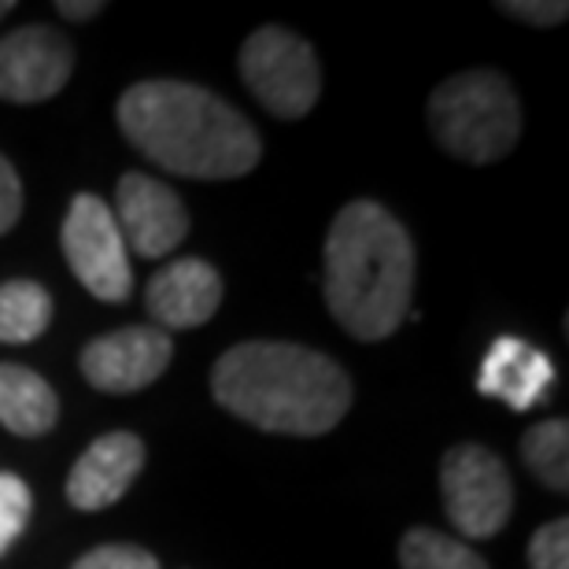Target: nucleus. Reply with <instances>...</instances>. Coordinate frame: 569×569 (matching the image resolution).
I'll return each mask as SVG.
<instances>
[{"mask_svg": "<svg viewBox=\"0 0 569 569\" xmlns=\"http://www.w3.org/2000/svg\"><path fill=\"white\" fill-rule=\"evenodd\" d=\"M219 407L281 437H326L351 407V378L337 359L284 340H248L211 370Z\"/></svg>", "mask_w": 569, "mask_h": 569, "instance_id": "nucleus-2", "label": "nucleus"}, {"mask_svg": "<svg viewBox=\"0 0 569 569\" xmlns=\"http://www.w3.org/2000/svg\"><path fill=\"white\" fill-rule=\"evenodd\" d=\"M241 78L274 119H303L322 93L318 56L300 33L284 27H259L241 49Z\"/></svg>", "mask_w": 569, "mask_h": 569, "instance_id": "nucleus-5", "label": "nucleus"}, {"mask_svg": "<svg viewBox=\"0 0 569 569\" xmlns=\"http://www.w3.org/2000/svg\"><path fill=\"white\" fill-rule=\"evenodd\" d=\"M400 569H488V562L462 540L418 526L400 540Z\"/></svg>", "mask_w": 569, "mask_h": 569, "instance_id": "nucleus-17", "label": "nucleus"}, {"mask_svg": "<svg viewBox=\"0 0 569 569\" xmlns=\"http://www.w3.org/2000/svg\"><path fill=\"white\" fill-rule=\"evenodd\" d=\"M116 226L127 241V252L163 259L186 241L189 211L170 186L133 170V174H122L116 189Z\"/></svg>", "mask_w": 569, "mask_h": 569, "instance_id": "nucleus-10", "label": "nucleus"}, {"mask_svg": "<svg viewBox=\"0 0 569 569\" xmlns=\"http://www.w3.org/2000/svg\"><path fill=\"white\" fill-rule=\"evenodd\" d=\"M56 11H60V16H67V19H93V16H100V11H104V4H100V0H89V4H71V0H60V4H56Z\"/></svg>", "mask_w": 569, "mask_h": 569, "instance_id": "nucleus-23", "label": "nucleus"}, {"mask_svg": "<svg viewBox=\"0 0 569 569\" xmlns=\"http://www.w3.org/2000/svg\"><path fill=\"white\" fill-rule=\"evenodd\" d=\"M559 381L555 362L521 337H499L477 373V392L507 403L510 411H532L543 403Z\"/></svg>", "mask_w": 569, "mask_h": 569, "instance_id": "nucleus-13", "label": "nucleus"}, {"mask_svg": "<svg viewBox=\"0 0 569 569\" xmlns=\"http://www.w3.org/2000/svg\"><path fill=\"white\" fill-rule=\"evenodd\" d=\"M322 292L329 315L356 340H385L403 326L415 292V244L403 222L373 200H351L326 237Z\"/></svg>", "mask_w": 569, "mask_h": 569, "instance_id": "nucleus-3", "label": "nucleus"}, {"mask_svg": "<svg viewBox=\"0 0 569 569\" xmlns=\"http://www.w3.org/2000/svg\"><path fill=\"white\" fill-rule=\"evenodd\" d=\"M148 311L159 329H197L211 322L222 303V278L203 259H174L156 270L144 289Z\"/></svg>", "mask_w": 569, "mask_h": 569, "instance_id": "nucleus-12", "label": "nucleus"}, {"mask_svg": "<svg viewBox=\"0 0 569 569\" xmlns=\"http://www.w3.org/2000/svg\"><path fill=\"white\" fill-rule=\"evenodd\" d=\"M60 418V400L41 373L0 362V426L16 437H41Z\"/></svg>", "mask_w": 569, "mask_h": 569, "instance_id": "nucleus-14", "label": "nucleus"}, {"mask_svg": "<svg viewBox=\"0 0 569 569\" xmlns=\"http://www.w3.org/2000/svg\"><path fill=\"white\" fill-rule=\"evenodd\" d=\"M30 518V488L16 473H0V555L22 537Z\"/></svg>", "mask_w": 569, "mask_h": 569, "instance_id": "nucleus-18", "label": "nucleus"}, {"mask_svg": "<svg viewBox=\"0 0 569 569\" xmlns=\"http://www.w3.org/2000/svg\"><path fill=\"white\" fill-rule=\"evenodd\" d=\"M429 130L462 163H496L518 144V93L499 71L451 74L429 97Z\"/></svg>", "mask_w": 569, "mask_h": 569, "instance_id": "nucleus-4", "label": "nucleus"}, {"mask_svg": "<svg viewBox=\"0 0 569 569\" xmlns=\"http://www.w3.org/2000/svg\"><path fill=\"white\" fill-rule=\"evenodd\" d=\"M521 459L532 470V477L551 488V492H569V422L551 418V422L532 426L521 437Z\"/></svg>", "mask_w": 569, "mask_h": 569, "instance_id": "nucleus-16", "label": "nucleus"}, {"mask_svg": "<svg viewBox=\"0 0 569 569\" xmlns=\"http://www.w3.org/2000/svg\"><path fill=\"white\" fill-rule=\"evenodd\" d=\"M499 11L518 22H529V27H559L569 16V4L562 0H503Z\"/></svg>", "mask_w": 569, "mask_h": 569, "instance_id": "nucleus-21", "label": "nucleus"}, {"mask_svg": "<svg viewBox=\"0 0 569 569\" xmlns=\"http://www.w3.org/2000/svg\"><path fill=\"white\" fill-rule=\"evenodd\" d=\"M440 496L451 526L466 540H488L510 521L515 481L503 459L481 443H459L440 462Z\"/></svg>", "mask_w": 569, "mask_h": 569, "instance_id": "nucleus-6", "label": "nucleus"}, {"mask_svg": "<svg viewBox=\"0 0 569 569\" xmlns=\"http://www.w3.org/2000/svg\"><path fill=\"white\" fill-rule=\"evenodd\" d=\"M63 256L71 274L86 284L97 300L122 303L133 292L130 252L122 241L116 214L93 192H78L63 219Z\"/></svg>", "mask_w": 569, "mask_h": 569, "instance_id": "nucleus-7", "label": "nucleus"}, {"mask_svg": "<svg viewBox=\"0 0 569 569\" xmlns=\"http://www.w3.org/2000/svg\"><path fill=\"white\" fill-rule=\"evenodd\" d=\"M52 322V296L38 281L0 284V345H30Z\"/></svg>", "mask_w": 569, "mask_h": 569, "instance_id": "nucleus-15", "label": "nucleus"}, {"mask_svg": "<svg viewBox=\"0 0 569 569\" xmlns=\"http://www.w3.org/2000/svg\"><path fill=\"white\" fill-rule=\"evenodd\" d=\"M144 470V443L133 432H104L78 455L67 477V499L78 510H104L130 492Z\"/></svg>", "mask_w": 569, "mask_h": 569, "instance_id": "nucleus-11", "label": "nucleus"}, {"mask_svg": "<svg viewBox=\"0 0 569 569\" xmlns=\"http://www.w3.org/2000/svg\"><path fill=\"white\" fill-rule=\"evenodd\" d=\"M529 566L532 569H569V521L566 518H555L532 532Z\"/></svg>", "mask_w": 569, "mask_h": 569, "instance_id": "nucleus-19", "label": "nucleus"}, {"mask_svg": "<svg viewBox=\"0 0 569 569\" xmlns=\"http://www.w3.org/2000/svg\"><path fill=\"white\" fill-rule=\"evenodd\" d=\"M74 49L52 27H22L0 38V100L41 104L71 82Z\"/></svg>", "mask_w": 569, "mask_h": 569, "instance_id": "nucleus-9", "label": "nucleus"}, {"mask_svg": "<svg viewBox=\"0 0 569 569\" xmlns=\"http://www.w3.org/2000/svg\"><path fill=\"white\" fill-rule=\"evenodd\" d=\"M22 214V186H19V174L16 167L0 156V237H4L11 226L19 222Z\"/></svg>", "mask_w": 569, "mask_h": 569, "instance_id": "nucleus-22", "label": "nucleus"}, {"mask_svg": "<svg viewBox=\"0 0 569 569\" xmlns=\"http://www.w3.org/2000/svg\"><path fill=\"white\" fill-rule=\"evenodd\" d=\"M119 127L141 156L178 178H244L263 156V141L241 111L189 82L130 86L119 100Z\"/></svg>", "mask_w": 569, "mask_h": 569, "instance_id": "nucleus-1", "label": "nucleus"}, {"mask_svg": "<svg viewBox=\"0 0 569 569\" xmlns=\"http://www.w3.org/2000/svg\"><path fill=\"white\" fill-rule=\"evenodd\" d=\"M71 569H159V559L133 543H104V548L82 555Z\"/></svg>", "mask_w": 569, "mask_h": 569, "instance_id": "nucleus-20", "label": "nucleus"}, {"mask_svg": "<svg viewBox=\"0 0 569 569\" xmlns=\"http://www.w3.org/2000/svg\"><path fill=\"white\" fill-rule=\"evenodd\" d=\"M170 359H174L170 333H163L159 326H127L89 340L78 367H82V378L97 392L127 396L163 378Z\"/></svg>", "mask_w": 569, "mask_h": 569, "instance_id": "nucleus-8", "label": "nucleus"}, {"mask_svg": "<svg viewBox=\"0 0 569 569\" xmlns=\"http://www.w3.org/2000/svg\"><path fill=\"white\" fill-rule=\"evenodd\" d=\"M11 8H16V4H11V0H0V19L11 16Z\"/></svg>", "mask_w": 569, "mask_h": 569, "instance_id": "nucleus-24", "label": "nucleus"}]
</instances>
